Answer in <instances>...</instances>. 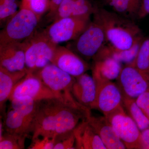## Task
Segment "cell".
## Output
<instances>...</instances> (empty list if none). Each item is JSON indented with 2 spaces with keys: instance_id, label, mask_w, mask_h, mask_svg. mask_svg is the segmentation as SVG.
Masks as SVG:
<instances>
[{
  "instance_id": "d4e9b609",
  "label": "cell",
  "mask_w": 149,
  "mask_h": 149,
  "mask_svg": "<svg viewBox=\"0 0 149 149\" xmlns=\"http://www.w3.org/2000/svg\"><path fill=\"white\" fill-rule=\"evenodd\" d=\"M130 65L143 71H149V37L143 40L136 58Z\"/></svg>"
},
{
  "instance_id": "9a60e30c",
  "label": "cell",
  "mask_w": 149,
  "mask_h": 149,
  "mask_svg": "<svg viewBox=\"0 0 149 149\" xmlns=\"http://www.w3.org/2000/svg\"><path fill=\"white\" fill-rule=\"evenodd\" d=\"M87 119L101 139L107 149H126L111 123L104 116H94L91 115Z\"/></svg>"
},
{
  "instance_id": "4dcf8cb0",
  "label": "cell",
  "mask_w": 149,
  "mask_h": 149,
  "mask_svg": "<svg viewBox=\"0 0 149 149\" xmlns=\"http://www.w3.org/2000/svg\"><path fill=\"white\" fill-rule=\"evenodd\" d=\"M18 3L0 4V20L1 21L11 17L17 12Z\"/></svg>"
},
{
  "instance_id": "30bf717a",
  "label": "cell",
  "mask_w": 149,
  "mask_h": 149,
  "mask_svg": "<svg viewBox=\"0 0 149 149\" xmlns=\"http://www.w3.org/2000/svg\"><path fill=\"white\" fill-rule=\"evenodd\" d=\"M24 97H29L35 101L52 98H61L33 73H27L26 76L17 83L12 92L9 100Z\"/></svg>"
},
{
  "instance_id": "8992f818",
  "label": "cell",
  "mask_w": 149,
  "mask_h": 149,
  "mask_svg": "<svg viewBox=\"0 0 149 149\" xmlns=\"http://www.w3.org/2000/svg\"><path fill=\"white\" fill-rule=\"evenodd\" d=\"M90 16L70 17L55 20L44 32L53 42L58 45L76 40L90 24Z\"/></svg>"
},
{
  "instance_id": "f1b7e54d",
  "label": "cell",
  "mask_w": 149,
  "mask_h": 149,
  "mask_svg": "<svg viewBox=\"0 0 149 149\" xmlns=\"http://www.w3.org/2000/svg\"><path fill=\"white\" fill-rule=\"evenodd\" d=\"M74 4V0H63L56 11L55 20L72 17Z\"/></svg>"
},
{
  "instance_id": "ba28073f",
  "label": "cell",
  "mask_w": 149,
  "mask_h": 149,
  "mask_svg": "<svg viewBox=\"0 0 149 149\" xmlns=\"http://www.w3.org/2000/svg\"><path fill=\"white\" fill-rule=\"evenodd\" d=\"M123 95L136 99L149 89V71L138 69L132 65L123 68L116 79Z\"/></svg>"
},
{
  "instance_id": "cb8c5ba5",
  "label": "cell",
  "mask_w": 149,
  "mask_h": 149,
  "mask_svg": "<svg viewBox=\"0 0 149 149\" xmlns=\"http://www.w3.org/2000/svg\"><path fill=\"white\" fill-rule=\"evenodd\" d=\"M28 136L4 132L0 138V149H23L25 148V140Z\"/></svg>"
},
{
  "instance_id": "f546056e",
  "label": "cell",
  "mask_w": 149,
  "mask_h": 149,
  "mask_svg": "<svg viewBox=\"0 0 149 149\" xmlns=\"http://www.w3.org/2000/svg\"><path fill=\"white\" fill-rule=\"evenodd\" d=\"M56 138L40 137L32 140L29 149H54L55 145Z\"/></svg>"
},
{
  "instance_id": "603a6c76",
  "label": "cell",
  "mask_w": 149,
  "mask_h": 149,
  "mask_svg": "<svg viewBox=\"0 0 149 149\" xmlns=\"http://www.w3.org/2000/svg\"><path fill=\"white\" fill-rule=\"evenodd\" d=\"M141 0H110L109 4L120 15L137 16Z\"/></svg>"
},
{
  "instance_id": "4fadbf2b",
  "label": "cell",
  "mask_w": 149,
  "mask_h": 149,
  "mask_svg": "<svg viewBox=\"0 0 149 149\" xmlns=\"http://www.w3.org/2000/svg\"><path fill=\"white\" fill-rule=\"evenodd\" d=\"M71 93L81 105L91 110L95 108L97 86L93 76L84 73L75 77Z\"/></svg>"
},
{
  "instance_id": "836d02e7",
  "label": "cell",
  "mask_w": 149,
  "mask_h": 149,
  "mask_svg": "<svg viewBox=\"0 0 149 149\" xmlns=\"http://www.w3.org/2000/svg\"><path fill=\"white\" fill-rule=\"evenodd\" d=\"M141 147L142 149H149V128L141 131Z\"/></svg>"
},
{
  "instance_id": "83f0119b",
  "label": "cell",
  "mask_w": 149,
  "mask_h": 149,
  "mask_svg": "<svg viewBox=\"0 0 149 149\" xmlns=\"http://www.w3.org/2000/svg\"><path fill=\"white\" fill-rule=\"evenodd\" d=\"M75 140L73 131L57 136L54 149H75Z\"/></svg>"
},
{
  "instance_id": "52a82bcc",
  "label": "cell",
  "mask_w": 149,
  "mask_h": 149,
  "mask_svg": "<svg viewBox=\"0 0 149 149\" xmlns=\"http://www.w3.org/2000/svg\"><path fill=\"white\" fill-rule=\"evenodd\" d=\"M105 117L126 149H141V131L123 107Z\"/></svg>"
},
{
  "instance_id": "7c38bea8",
  "label": "cell",
  "mask_w": 149,
  "mask_h": 149,
  "mask_svg": "<svg viewBox=\"0 0 149 149\" xmlns=\"http://www.w3.org/2000/svg\"><path fill=\"white\" fill-rule=\"evenodd\" d=\"M51 63L74 77L85 73L89 68L88 63L68 48L58 45Z\"/></svg>"
},
{
  "instance_id": "277c9868",
  "label": "cell",
  "mask_w": 149,
  "mask_h": 149,
  "mask_svg": "<svg viewBox=\"0 0 149 149\" xmlns=\"http://www.w3.org/2000/svg\"><path fill=\"white\" fill-rule=\"evenodd\" d=\"M22 43L27 73H35L51 63L58 45L49 38L44 31H36Z\"/></svg>"
},
{
  "instance_id": "4316f807",
  "label": "cell",
  "mask_w": 149,
  "mask_h": 149,
  "mask_svg": "<svg viewBox=\"0 0 149 149\" xmlns=\"http://www.w3.org/2000/svg\"><path fill=\"white\" fill-rule=\"evenodd\" d=\"M96 10L88 0H74L72 16H90L93 13H95Z\"/></svg>"
},
{
  "instance_id": "5b68a950",
  "label": "cell",
  "mask_w": 149,
  "mask_h": 149,
  "mask_svg": "<svg viewBox=\"0 0 149 149\" xmlns=\"http://www.w3.org/2000/svg\"><path fill=\"white\" fill-rule=\"evenodd\" d=\"M33 73L61 98L67 101L79 104L71 93L75 77L52 63Z\"/></svg>"
},
{
  "instance_id": "484cf974",
  "label": "cell",
  "mask_w": 149,
  "mask_h": 149,
  "mask_svg": "<svg viewBox=\"0 0 149 149\" xmlns=\"http://www.w3.org/2000/svg\"><path fill=\"white\" fill-rule=\"evenodd\" d=\"M20 6L30 9L41 17L49 10L50 0H21Z\"/></svg>"
},
{
  "instance_id": "7a4b0ae2",
  "label": "cell",
  "mask_w": 149,
  "mask_h": 149,
  "mask_svg": "<svg viewBox=\"0 0 149 149\" xmlns=\"http://www.w3.org/2000/svg\"><path fill=\"white\" fill-rule=\"evenodd\" d=\"M95 14V19L103 29L106 41L116 49H129L142 36L138 25L119 14L100 9H97Z\"/></svg>"
},
{
  "instance_id": "d6a6232c",
  "label": "cell",
  "mask_w": 149,
  "mask_h": 149,
  "mask_svg": "<svg viewBox=\"0 0 149 149\" xmlns=\"http://www.w3.org/2000/svg\"><path fill=\"white\" fill-rule=\"evenodd\" d=\"M149 15V0H141L140 8L137 17L143 18Z\"/></svg>"
},
{
  "instance_id": "9c48e42d",
  "label": "cell",
  "mask_w": 149,
  "mask_h": 149,
  "mask_svg": "<svg viewBox=\"0 0 149 149\" xmlns=\"http://www.w3.org/2000/svg\"><path fill=\"white\" fill-rule=\"evenodd\" d=\"M75 40L76 51L87 59L94 58L106 41L103 29L95 19Z\"/></svg>"
},
{
  "instance_id": "8fae6325",
  "label": "cell",
  "mask_w": 149,
  "mask_h": 149,
  "mask_svg": "<svg viewBox=\"0 0 149 149\" xmlns=\"http://www.w3.org/2000/svg\"><path fill=\"white\" fill-rule=\"evenodd\" d=\"M95 83L97 96L95 109L107 117L123 107V96L116 83L111 81H97Z\"/></svg>"
},
{
  "instance_id": "1f68e13d",
  "label": "cell",
  "mask_w": 149,
  "mask_h": 149,
  "mask_svg": "<svg viewBox=\"0 0 149 149\" xmlns=\"http://www.w3.org/2000/svg\"><path fill=\"white\" fill-rule=\"evenodd\" d=\"M137 105L149 119V89L135 99Z\"/></svg>"
},
{
  "instance_id": "d6986e66",
  "label": "cell",
  "mask_w": 149,
  "mask_h": 149,
  "mask_svg": "<svg viewBox=\"0 0 149 149\" xmlns=\"http://www.w3.org/2000/svg\"><path fill=\"white\" fill-rule=\"evenodd\" d=\"M4 131L25 135L32 133V120L10 107L3 116Z\"/></svg>"
},
{
  "instance_id": "e575fe53",
  "label": "cell",
  "mask_w": 149,
  "mask_h": 149,
  "mask_svg": "<svg viewBox=\"0 0 149 149\" xmlns=\"http://www.w3.org/2000/svg\"><path fill=\"white\" fill-rule=\"evenodd\" d=\"M63 0H50L49 13L51 14H55L57 9L60 4Z\"/></svg>"
},
{
  "instance_id": "6da1fadb",
  "label": "cell",
  "mask_w": 149,
  "mask_h": 149,
  "mask_svg": "<svg viewBox=\"0 0 149 149\" xmlns=\"http://www.w3.org/2000/svg\"><path fill=\"white\" fill-rule=\"evenodd\" d=\"M91 115V110L59 98L37 101L32 122V140L55 138L74 130L82 120Z\"/></svg>"
},
{
  "instance_id": "3957f363",
  "label": "cell",
  "mask_w": 149,
  "mask_h": 149,
  "mask_svg": "<svg viewBox=\"0 0 149 149\" xmlns=\"http://www.w3.org/2000/svg\"><path fill=\"white\" fill-rule=\"evenodd\" d=\"M41 17L30 9L20 6L0 32V45L22 42L36 32Z\"/></svg>"
},
{
  "instance_id": "ac0fdd59",
  "label": "cell",
  "mask_w": 149,
  "mask_h": 149,
  "mask_svg": "<svg viewBox=\"0 0 149 149\" xmlns=\"http://www.w3.org/2000/svg\"><path fill=\"white\" fill-rule=\"evenodd\" d=\"M27 73V70L11 72L0 66V109L2 116L5 114L6 103L14 88Z\"/></svg>"
},
{
  "instance_id": "7402d4cb",
  "label": "cell",
  "mask_w": 149,
  "mask_h": 149,
  "mask_svg": "<svg viewBox=\"0 0 149 149\" xmlns=\"http://www.w3.org/2000/svg\"><path fill=\"white\" fill-rule=\"evenodd\" d=\"M10 107L32 120L35 116L37 101L28 97H20L10 100Z\"/></svg>"
},
{
  "instance_id": "ffe728a7",
  "label": "cell",
  "mask_w": 149,
  "mask_h": 149,
  "mask_svg": "<svg viewBox=\"0 0 149 149\" xmlns=\"http://www.w3.org/2000/svg\"><path fill=\"white\" fill-rule=\"evenodd\" d=\"M143 39L144 38L141 36L131 47L125 50L118 49L109 44L108 45H104L94 58L110 56L115 59L120 63H124L126 65L131 64L136 58L141 43Z\"/></svg>"
},
{
  "instance_id": "44dd1931",
  "label": "cell",
  "mask_w": 149,
  "mask_h": 149,
  "mask_svg": "<svg viewBox=\"0 0 149 149\" xmlns=\"http://www.w3.org/2000/svg\"><path fill=\"white\" fill-rule=\"evenodd\" d=\"M123 96V105L141 131L149 128V119L137 105L135 99Z\"/></svg>"
},
{
  "instance_id": "e0dca14e",
  "label": "cell",
  "mask_w": 149,
  "mask_h": 149,
  "mask_svg": "<svg viewBox=\"0 0 149 149\" xmlns=\"http://www.w3.org/2000/svg\"><path fill=\"white\" fill-rule=\"evenodd\" d=\"M92 76L95 82L116 80L123 68L121 63L110 56L94 58Z\"/></svg>"
},
{
  "instance_id": "5bb4252c",
  "label": "cell",
  "mask_w": 149,
  "mask_h": 149,
  "mask_svg": "<svg viewBox=\"0 0 149 149\" xmlns=\"http://www.w3.org/2000/svg\"><path fill=\"white\" fill-rule=\"evenodd\" d=\"M0 66L11 72L27 71L22 42L0 45Z\"/></svg>"
},
{
  "instance_id": "2e32d148",
  "label": "cell",
  "mask_w": 149,
  "mask_h": 149,
  "mask_svg": "<svg viewBox=\"0 0 149 149\" xmlns=\"http://www.w3.org/2000/svg\"><path fill=\"white\" fill-rule=\"evenodd\" d=\"M75 149H107L87 119L82 120L73 130Z\"/></svg>"
}]
</instances>
